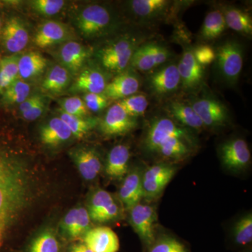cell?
<instances>
[{
    "instance_id": "6da1fadb",
    "label": "cell",
    "mask_w": 252,
    "mask_h": 252,
    "mask_svg": "<svg viewBox=\"0 0 252 252\" xmlns=\"http://www.w3.org/2000/svg\"><path fill=\"white\" fill-rule=\"evenodd\" d=\"M36 177L26 160L0 144V250L36 198Z\"/></svg>"
},
{
    "instance_id": "7a4b0ae2",
    "label": "cell",
    "mask_w": 252,
    "mask_h": 252,
    "mask_svg": "<svg viewBox=\"0 0 252 252\" xmlns=\"http://www.w3.org/2000/svg\"><path fill=\"white\" fill-rule=\"evenodd\" d=\"M135 36H126L109 44L99 51V59L107 70L122 73L130 64L132 55L141 45Z\"/></svg>"
},
{
    "instance_id": "3957f363",
    "label": "cell",
    "mask_w": 252,
    "mask_h": 252,
    "mask_svg": "<svg viewBox=\"0 0 252 252\" xmlns=\"http://www.w3.org/2000/svg\"><path fill=\"white\" fill-rule=\"evenodd\" d=\"M215 52L217 72L225 83L235 85L243 70V46L238 41H227L219 46Z\"/></svg>"
},
{
    "instance_id": "277c9868",
    "label": "cell",
    "mask_w": 252,
    "mask_h": 252,
    "mask_svg": "<svg viewBox=\"0 0 252 252\" xmlns=\"http://www.w3.org/2000/svg\"><path fill=\"white\" fill-rule=\"evenodd\" d=\"M172 137L195 140L191 130L184 127L171 118L159 117L151 123L144 140V149L154 154L162 142Z\"/></svg>"
},
{
    "instance_id": "5b68a950",
    "label": "cell",
    "mask_w": 252,
    "mask_h": 252,
    "mask_svg": "<svg viewBox=\"0 0 252 252\" xmlns=\"http://www.w3.org/2000/svg\"><path fill=\"white\" fill-rule=\"evenodd\" d=\"M112 15L102 5L89 4L81 10L76 23L81 34L86 38L97 37L108 31L112 24Z\"/></svg>"
},
{
    "instance_id": "8992f818",
    "label": "cell",
    "mask_w": 252,
    "mask_h": 252,
    "mask_svg": "<svg viewBox=\"0 0 252 252\" xmlns=\"http://www.w3.org/2000/svg\"><path fill=\"white\" fill-rule=\"evenodd\" d=\"M29 34L22 19L16 16L4 18L0 32V46L7 55L19 54L26 47Z\"/></svg>"
},
{
    "instance_id": "52a82bcc",
    "label": "cell",
    "mask_w": 252,
    "mask_h": 252,
    "mask_svg": "<svg viewBox=\"0 0 252 252\" xmlns=\"http://www.w3.org/2000/svg\"><path fill=\"white\" fill-rule=\"evenodd\" d=\"M129 211L130 224L144 246L148 250L157 238L155 223L157 216L155 210L150 205L138 203Z\"/></svg>"
},
{
    "instance_id": "ba28073f",
    "label": "cell",
    "mask_w": 252,
    "mask_h": 252,
    "mask_svg": "<svg viewBox=\"0 0 252 252\" xmlns=\"http://www.w3.org/2000/svg\"><path fill=\"white\" fill-rule=\"evenodd\" d=\"M171 56L170 50L161 44L145 43L135 50L130 64L137 70L149 72L167 63Z\"/></svg>"
},
{
    "instance_id": "9c48e42d",
    "label": "cell",
    "mask_w": 252,
    "mask_h": 252,
    "mask_svg": "<svg viewBox=\"0 0 252 252\" xmlns=\"http://www.w3.org/2000/svg\"><path fill=\"white\" fill-rule=\"evenodd\" d=\"M87 210L91 220L99 223L117 220L121 214L119 204L112 194L103 189H97L91 194Z\"/></svg>"
},
{
    "instance_id": "30bf717a",
    "label": "cell",
    "mask_w": 252,
    "mask_h": 252,
    "mask_svg": "<svg viewBox=\"0 0 252 252\" xmlns=\"http://www.w3.org/2000/svg\"><path fill=\"white\" fill-rule=\"evenodd\" d=\"M91 221L87 208L77 207L69 210L61 222V240L63 243L82 240L91 228Z\"/></svg>"
},
{
    "instance_id": "8fae6325",
    "label": "cell",
    "mask_w": 252,
    "mask_h": 252,
    "mask_svg": "<svg viewBox=\"0 0 252 252\" xmlns=\"http://www.w3.org/2000/svg\"><path fill=\"white\" fill-rule=\"evenodd\" d=\"M175 172V167L170 164L158 163L148 167L142 175L144 198L149 200L158 198Z\"/></svg>"
},
{
    "instance_id": "7c38bea8",
    "label": "cell",
    "mask_w": 252,
    "mask_h": 252,
    "mask_svg": "<svg viewBox=\"0 0 252 252\" xmlns=\"http://www.w3.org/2000/svg\"><path fill=\"white\" fill-rule=\"evenodd\" d=\"M190 104L205 127L215 128L224 126L228 122V109L219 99L203 97L195 99Z\"/></svg>"
},
{
    "instance_id": "4fadbf2b",
    "label": "cell",
    "mask_w": 252,
    "mask_h": 252,
    "mask_svg": "<svg viewBox=\"0 0 252 252\" xmlns=\"http://www.w3.org/2000/svg\"><path fill=\"white\" fill-rule=\"evenodd\" d=\"M99 122L101 132L108 137L126 135L137 126L135 118L129 116L118 103L109 107Z\"/></svg>"
},
{
    "instance_id": "5bb4252c",
    "label": "cell",
    "mask_w": 252,
    "mask_h": 252,
    "mask_svg": "<svg viewBox=\"0 0 252 252\" xmlns=\"http://www.w3.org/2000/svg\"><path fill=\"white\" fill-rule=\"evenodd\" d=\"M147 82L151 91L159 97L175 92L181 85L177 64L169 63L162 66L151 74Z\"/></svg>"
},
{
    "instance_id": "9a60e30c",
    "label": "cell",
    "mask_w": 252,
    "mask_h": 252,
    "mask_svg": "<svg viewBox=\"0 0 252 252\" xmlns=\"http://www.w3.org/2000/svg\"><path fill=\"white\" fill-rule=\"evenodd\" d=\"M220 157L224 166L232 170H243L251 161L248 144L240 138L233 139L222 144Z\"/></svg>"
},
{
    "instance_id": "2e32d148",
    "label": "cell",
    "mask_w": 252,
    "mask_h": 252,
    "mask_svg": "<svg viewBox=\"0 0 252 252\" xmlns=\"http://www.w3.org/2000/svg\"><path fill=\"white\" fill-rule=\"evenodd\" d=\"M78 171L81 177L88 182L97 178L102 172V164L99 154L90 147H78L69 152Z\"/></svg>"
},
{
    "instance_id": "e0dca14e",
    "label": "cell",
    "mask_w": 252,
    "mask_h": 252,
    "mask_svg": "<svg viewBox=\"0 0 252 252\" xmlns=\"http://www.w3.org/2000/svg\"><path fill=\"white\" fill-rule=\"evenodd\" d=\"M181 85L187 91H193L200 87L204 79V67L200 65L193 55V49L185 50L177 64Z\"/></svg>"
},
{
    "instance_id": "ac0fdd59",
    "label": "cell",
    "mask_w": 252,
    "mask_h": 252,
    "mask_svg": "<svg viewBox=\"0 0 252 252\" xmlns=\"http://www.w3.org/2000/svg\"><path fill=\"white\" fill-rule=\"evenodd\" d=\"M81 240L93 252H118L120 249L117 233L107 226L91 228Z\"/></svg>"
},
{
    "instance_id": "d6986e66",
    "label": "cell",
    "mask_w": 252,
    "mask_h": 252,
    "mask_svg": "<svg viewBox=\"0 0 252 252\" xmlns=\"http://www.w3.org/2000/svg\"><path fill=\"white\" fill-rule=\"evenodd\" d=\"M172 4L167 0H132L128 2V9L134 17L146 23L165 17Z\"/></svg>"
},
{
    "instance_id": "ffe728a7",
    "label": "cell",
    "mask_w": 252,
    "mask_h": 252,
    "mask_svg": "<svg viewBox=\"0 0 252 252\" xmlns=\"http://www.w3.org/2000/svg\"><path fill=\"white\" fill-rule=\"evenodd\" d=\"M70 32L64 23L56 21H46L41 23L36 30L34 43L41 49H46L69 41Z\"/></svg>"
},
{
    "instance_id": "44dd1931",
    "label": "cell",
    "mask_w": 252,
    "mask_h": 252,
    "mask_svg": "<svg viewBox=\"0 0 252 252\" xmlns=\"http://www.w3.org/2000/svg\"><path fill=\"white\" fill-rule=\"evenodd\" d=\"M140 88V80L135 73L123 72L107 84L103 94L108 99L119 101L137 94Z\"/></svg>"
},
{
    "instance_id": "7402d4cb",
    "label": "cell",
    "mask_w": 252,
    "mask_h": 252,
    "mask_svg": "<svg viewBox=\"0 0 252 252\" xmlns=\"http://www.w3.org/2000/svg\"><path fill=\"white\" fill-rule=\"evenodd\" d=\"M119 197L124 207L127 210L140 203L144 197L142 175L138 169L128 172L123 179L119 190Z\"/></svg>"
},
{
    "instance_id": "603a6c76",
    "label": "cell",
    "mask_w": 252,
    "mask_h": 252,
    "mask_svg": "<svg viewBox=\"0 0 252 252\" xmlns=\"http://www.w3.org/2000/svg\"><path fill=\"white\" fill-rule=\"evenodd\" d=\"M130 149L125 144L114 146L108 154L104 172L109 178L123 180L129 172Z\"/></svg>"
},
{
    "instance_id": "cb8c5ba5",
    "label": "cell",
    "mask_w": 252,
    "mask_h": 252,
    "mask_svg": "<svg viewBox=\"0 0 252 252\" xmlns=\"http://www.w3.org/2000/svg\"><path fill=\"white\" fill-rule=\"evenodd\" d=\"M89 51L77 41L69 40L61 46L59 50L60 62L69 73L75 74L84 66L89 58Z\"/></svg>"
},
{
    "instance_id": "d4e9b609",
    "label": "cell",
    "mask_w": 252,
    "mask_h": 252,
    "mask_svg": "<svg viewBox=\"0 0 252 252\" xmlns=\"http://www.w3.org/2000/svg\"><path fill=\"white\" fill-rule=\"evenodd\" d=\"M72 137L69 127L59 117L50 119L41 126L39 130L41 142L48 147H58Z\"/></svg>"
},
{
    "instance_id": "484cf974",
    "label": "cell",
    "mask_w": 252,
    "mask_h": 252,
    "mask_svg": "<svg viewBox=\"0 0 252 252\" xmlns=\"http://www.w3.org/2000/svg\"><path fill=\"white\" fill-rule=\"evenodd\" d=\"M195 140L172 137L159 145L154 154L170 160H183L193 153Z\"/></svg>"
},
{
    "instance_id": "4316f807",
    "label": "cell",
    "mask_w": 252,
    "mask_h": 252,
    "mask_svg": "<svg viewBox=\"0 0 252 252\" xmlns=\"http://www.w3.org/2000/svg\"><path fill=\"white\" fill-rule=\"evenodd\" d=\"M107 85V79L102 72L96 69H88L78 76L72 90L86 94H103Z\"/></svg>"
},
{
    "instance_id": "83f0119b",
    "label": "cell",
    "mask_w": 252,
    "mask_h": 252,
    "mask_svg": "<svg viewBox=\"0 0 252 252\" xmlns=\"http://www.w3.org/2000/svg\"><path fill=\"white\" fill-rule=\"evenodd\" d=\"M167 110L174 121L190 130H201L205 127L190 104L172 101L167 106Z\"/></svg>"
},
{
    "instance_id": "f1b7e54d",
    "label": "cell",
    "mask_w": 252,
    "mask_h": 252,
    "mask_svg": "<svg viewBox=\"0 0 252 252\" xmlns=\"http://www.w3.org/2000/svg\"><path fill=\"white\" fill-rule=\"evenodd\" d=\"M47 63V60L36 51H29L20 55L18 59L19 79L24 81L39 77L45 70Z\"/></svg>"
},
{
    "instance_id": "f546056e",
    "label": "cell",
    "mask_w": 252,
    "mask_h": 252,
    "mask_svg": "<svg viewBox=\"0 0 252 252\" xmlns=\"http://www.w3.org/2000/svg\"><path fill=\"white\" fill-rule=\"evenodd\" d=\"M64 244L53 229H44L30 240L24 252H63Z\"/></svg>"
},
{
    "instance_id": "4dcf8cb0",
    "label": "cell",
    "mask_w": 252,
    "mask_h": 252,
    "mask_svg": "<svg viewBox=\"0 0 252 252\" xmlns=\"http://www.w3.org/2000/svg\"><path fill=\"white\" fill-rule=\"evenodd\" d=\"M227 27L243 35L252 36L251 16L243 10L232 6H225L221 9Z\"/></svg>"
},
{
    "instance_id": "1f68e13d",
    "label": "cell",
    "mask_w": 252,
    "mask_h": 252,
    "mask_svg": "<svg viewBox=\"0 0 252 252\" xmlns=\"http://www.w3.org/2000/svg\"><path fill=\"white\" fill-rule=\"evenodd\" d=\"M70 73L62 65L51 67L42 82L43 90L50 94H59L65 90L70 83Z\"/></svg>"
},
{
    "instance_id": "d6a6232c",
    "label": "cell",
    "mask_w": 252,
    "mask_h": 252,
    "mask_svg": "<svg viewBox=\"0 0 252 252\" xmlns=\"http://www.w3.org/2000/svg\"><path fill=\"white\" fill-rule=\"evenodd\" d=\"M31 91V85L18 79L0 94V107L9 108L21 104L29 97Z\"/></svg>"
},
{
    "instance_id": "836d02e7",
    "label": "cell",
    "mask_w": 252,
    "mask_h": 252,
    "mask_svg": "<svg viewBox=\"0 0 252 252\" xmlns=\"http://www.w3.org/2000/svg\"><path fill=\"white\" fill-rule=\"evenodd\" d=\"M226 27L221 10H212L205 16L200 30V36L204 40H214L224 32Z\"/></svg>"
},
{
    "instance_id": "e575fe53",
    "label": "cell",
    "mask_w": 252,
    "mask_h": 252,
    "mask_svg": "<svg viewBox=\"0 0 252 252\" xmlns=\"http://www.w3.org/2000/svg\"><path fill=\"white\" fill-rule=\"evenodd\" d=\"M59 117L69 127L73 137L78 140L86 138L91 130L99 124V119L74 117L61 110H60Z\"/></svg>"
},
{
    "instance_id": "d590c367",
    "label": "cell",
    "mask_w": 252,
    "mask_h": 252,
    "mask_svg": "<svg viewBox=\"0 0 252 252\" xmlns=\"http://www.w3.org/2000/svg\"><path fill=\"white\" fill-rule=\"evenodd\" d=\"M20 55L2 56L0 62V94L19 79L18 59Z\"/></svg>"
},
{
    "instance_id": "8d00e7d4",
    "label": "cell",
    "mask_w": 252,
    "mask_h": 252,
    "mask_svg": "<svg viewBox=\"0 0 252 252\" xmlns=\"http://www.w3.org/2000/svg\"><path fill=\"white\" fill-rule=\"evenodd\" d=\"M130 117L143 116L149 106L148 99L144 94H135L117 102Z\"/></svg>"
},
{
    "instance_id": "74e56055",
    "label": "cell",
    "mask_w": 252,
    "mask_h": 252,
    "mask_svg": "<svg viewBox=\"0 0 252 252\" xmlns=\"http://www.w3.org/2000/svg\"><path fill=\"white\" fill-rule=\"evenodd\" d=\"M234 240L239 246L245 247L252 241V215L248 214L237 222L235 225Z\"/></svg>"
},
{
    "instance_id": "f35d334b",
    "label": "cell",
    "mask_w": 252,
    "mask_h": 252,
    "mask_svg": "<svg viewBox=\"0 0 252 252\" xmlns=\"http://www.w3.org/2000/svg\"><path fill=\"white\" fill-rule=\"evenodd\" d=\"M147 252H189L183 243L170 235L157 237Z\"/></svg>"
},
{
    "instance_id": "ab89813d",
    "label": "cell",
    "mask_w": 252,
    "mask_h": 252,
    "mask_svg": "<svg viewBox=\"0 0 252 252\" xmlns=\"http://www.w3.org/2000/svg\"><path fill=\"white\" fill-rule=\"evenodd\" d=\"M62 112L79 118H87L89 115V109L84 100L77 96L67 97L60 101Z\"/></svg>"
},
{
    "instance_id": "60d3db41",
    "label": "cell",
    "mask_w": 252,
    "mask_h": 252,
    "mask_svg": "<svg viewBox=\"0 0 252 252\" xmlns=\"http://www.w3.org/2000/svg\"><path fill=\"white\" fill-rule=\"evenodd\" d=\"M65 4L63 0H33L30 1L31 9L36 14L52 16L59 14Z\"/></svg>"
},
{
    "instance_id": "b9f144b4",
    "label": "cell",
    "mask_w": 252,
    "mask_h": 252,
    "mask_svg": "<svg viewBox=\"0 0 252 252\" xmlns=\"http://www.w3.org/2000/svg\"><path fill=\"white\" fill-rule=\"evenodd\" d=\"M83 100L86 107L92 112H99L108 105V98L103 94H86Z\"/></svg>"
},
{
    "instance_id": "7bdbcfd3",
    "label": "cell",
    "mask_w": 252,
    "mask_h": 252,
    "mask_svg": "<svg viewBox=\"0 0 252 252\" xmlns=\"http://www.w3.org/2000/svg\"><path fill=\"white\" fill-rule=\"evenodd\" d=\"M193 51L197 62L203 67L215 62L216 59V52L210 46H198L193 48Z\"/></svg>"
},
{
    "instance_id": "ee69618b",
    "label": "cell",
    "mask_w": 252,
    "mask_h": 252,
    "mask_svg": "<svg viewBox=\"0 0 252 252\" xmlns=\"http://www.w3.org/2000/svg\"><path fill=\"white\" fill-rule=\"evenodd\" d=\"M46 107V99L43 97V98L39 102H38L34 107H32L28 112L21 114V117L23 118L25 120L28 121V122L36 120L44 114Z\"/></svg>"
},
{
    "instance_id": "f6af8a7d",
    "label": "cell",
    "mask_w": 252,
    "mask_h": 252,
    "mask_svg": "<svg viewBox=\"0 0 252 252\" xmlns=\"http://www.w3.org/2000/svg\"><path fill=\"white\" fill-rule=\"evenodd\" d=\"M63 252H93L82 240L64 244Z\"/></svg>"
},
{
    "instance_id": "bcb514c9",
    "label": "cell",
    "mask_w": 252,
    "mask_h": 252,
    "mask_svg": "<svg viewBox=\"0 0 252 252\" xmlns=\"http://www.w3.org/2000/svg\"><path fill=\"white\" fill-rule=\"evenodd\" d=\"M43 97L40 95V94H34V95L28 97L24 102L19 104L18 109H19L20 115L23 114V113L28 112L29 109L34 107V106Z\"/></svg>"
},
{
    "instance_id": "7dc6e473",
    "label": "cell",
    "mask_w": 252,
    "mask_h": 252,
    "mask_svg": "<svg viewBox=\"0 0 252 252\" xmlns=\"http://www.w3.org/2000/svg\"><path fill=\"white\" fill-rule=\"evenodd\" d=\"M4 18L3 17L2 13L0 11V32L1 31V28H2L3 23H4Z\"/></svg>"
},
{
    "instance_id": "c3c4849f",
    "label": "cell",
    "mask_w": 252,
    "mask_h": 252,
    "mask_svg": "<svg viewBox=\"0 0 252 252\" xmlns=\"http://www.w3.org/2000/svg\"><path fill=\"white\" fill-rule=\"evenodd\" d=\"M1 58H2V56H1V53H0V62H1Z\"/></svg>"
}]
</instances>
